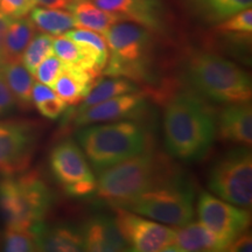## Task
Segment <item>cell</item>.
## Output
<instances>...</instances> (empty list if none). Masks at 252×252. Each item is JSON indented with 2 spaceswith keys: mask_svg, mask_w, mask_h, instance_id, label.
Masks as SVG:
<instances>
[{
  "mask_svg": "<svg viewBox=\"0 0 252 252\" xmlns=\"http://www.w3.org/2000/svg\"><path fill=\"white\" fill-rule=\"evenodd\" d=\"M40 140V124L28 119H0V176L30 168Z\"/></svg>",
  "mask_w": 252,
  "mask_h": 252,
  "instance_id": "9",
  "label": "cell"
},
{
  "mask_svg": "<svg viewBox=\"0 0 252 252\" xmlns=\"http://www.w3.org/2000/svg\"><path fill=\"white\" fill-rule=\"evenodd\" d=\"M63 35H65L69 39H71L75 42L81 43V45L87 46L88 48H90L93 52L98 56L99 61L102 62V64L105 68L106 62L109 59V48L108 43H106L105 37L100 35L97 32L86 30V28H76V30L68 31L67 33H64Z\"/></svg>",
  "mask_w": 252,
  "mask_h": 252,
  "instance_id": "30",
  "label": "cell"
},
{
  "mask_svg": "<svg viewBox=\"0 0 252 252\" xmlns=\"http://www.w3.org/2000/svg\"><path fill=\"white\" fill-rule=\"evenodd\" d=\"M53 39L54 37L49 34L40 33L33 36L28 43L21 56V61L31 74L34 75L40 63L53 54Z\"/></svg>",
  "mask_w": 252,
  "mask_h": 252,
  "instance_id": "27",
  "label": "cell"
},
{
  "mask_svg": "<svg viewBox=\"0 0 252 252\" xmlns=\"http://www.w3.org/2000/svg\"><path fill=\"white\" fill-rule=\"evenodd\" d=\"M76 27L104 34L113 24L124 20L117 14L99 8L90 0H72L68 6Z\"/></svg>",
  "mask_w": 252,
  "mask_h": 252,
  "instance_id": "20",
  "label": "cell"
},
{
  "mask_svg": "<svg viewBox=\"0 0 252 252\" xmlns=\"http://www.w3.org/2000/svg\"><path fill=\"white\" fill-rule=\"evenodd\" d=\"M145 94L143 93H130L94 104L86 110L76 111L74 117V125L82 127L98 123L115 122L124 118H132L135 113L143 109Z\"/></svg>",
  "mask_w": 252,
  "mask_h": 252,
  "instance_id": "13",
  "label": "cell"
},
{
  "mask_svg": "<svg viewBox=\"0 0 252 252\" xmlns=\"http://www.w3.org/2000/svg\"><path fill=\"white\" fill-rule=\"evenodd\" d=\"M161 160L153 153H140L99 173L97 195L118 207L168 180Z\"/></svg>",
  "mask_w": 252,
  "mask_h": 252,
  "instance_id": "5",
  "label": "cell"
},
{
  "mask_svg": "<svg viewBox=\"0 0 252 252\" xmlns=\"http://www.w3.org/2000/svg\"><path fill=\"white\" fill-rule=\"evenodd\" d=\"M186 80L197 94L222 104L249 103L252 82L248 71L222 56L196 52L185 64Z\"/></svg>",
  "mask_w": 252,
  "mask_h": 252,
  "instance_id": "3",
  "label": "cell"
},
{
  "mask_svg": "<svg viewBox=\"0 0 252 252\" xmlns=\"http://www.w3.org/2000/svg\"><path fill=\"white\" fill-rule=\"evenodd\" d=\"M14 105L15 100L13 94H12L1 71H0V117L11 112Z\"/></svg>",
  "mask_w": 252,
  "mask_h": 252,
  "instance_id": "34",
  "label": "cell"
},
{
  "mask_svg": "<svg viewBox=\"0 0 252 252\" xmlns=\"http://www.w3.org/2000/svg\"><path fill=\"white\" fill-rule=\"evenodd\" d=\"M76 139L88 161L98 173L145 152L149 145L146 128L133 121L82 126Z\"/></svg>",
  "mask_w": 252,
  "mask_h": 252,
  "instance_id": "2",
  "label": "cell"
},
{
  "mask_svg": "<svg viewBox=\"0 0 252 252\" xmlns=\"http://www.w3.org/2000/svg\"><path fill=\"white\" fill-rule=\"evenodd\" d=\"M49 166L56 181L70 196L83 197L96 191V176L86 154L74 140H62L53 147Z\"/></svg>",
  "mask_w": 252,
  "mask_h": 252,
  "instance_id": "10",
  "label": "cell"
},
{
  "mask_svg": "<svg viewBox=\"0 0 252 252\" xmlns=\"http://www.w3.org/2000/svg\"><path fill=\"white\" fill-rule=\"evenodd\" d=\"M2 249L7 252H32L37 250V236L33 229L7 228L2 234Z\"/></svg>",
  "mask_w": 252,
  "mask_h": 252,
  "instance_id": "29",
  "label": "cell"
},
{
  "mask_svg": "<svg viewBox=\"0 0 252 252\" xmlns=\"http://www.w3.org/2000/svg\"><path fill=\"white\" fill-rule=\"evenodd\" d=\"M12 18L0 12V65L4 64V43L5 36L7 33L8 26L11 24Z\"/></svg>",
  "mask_w": 252,
  "mask_h": 252,
  "instance_id": "37",
  "label": "cell"
},
{
  "mask_svg": "<svg viewBox=\"0 0 252 252\" xmlns=\"http://www.w3.org/2000/svg\"><path fill=\"white\" fill-rule=\"evenodd\" d=\"M175 230V252L225 251L226 244L201 222H189Z\"/></svg>",
  "mask_w": 252,
  "mask_h": 252,
  "instance_id": "17",
  "label": "cell"
},
{
  "mask_svg": "<svg viewBox=\"0 0 252 252\" xmlns=\"http://www.w3.org/2000/svg\"><path fill=\"white\" fill-rule=\"evenodd\" d=\"M98 77L93 71L64 63L52 89L69 105H78L83 102Z\"/></svg>",
  "mask_w": 252,
  "mask_h": 252,
  "instance_id": "16",
  "label": "cell"
},
{
  "mask_svg": "<svg viewBox=\"0 0 252 252\" xmlns=\"http://www.w3.org/2000/svg\"><path fill=\"white\" fill-rule=\"evenodd\" d=\"M37 236V250L53 252L83 251L81 229L69 225L46 226L43 223L34 226Z\"/></svg>",
  "mask_w": 252,
  "mask_h": 252,
  "instance_id": "18",
  "label": "cell"
},
{
  "mask_svg": "<svg viewBox=\"0 0 252 252\" xmlns=\"http://www.w3.org/2000/svg\"><path fill=\"white\" fill-rule=\"evenodd\" d=\"M116 224L118 226L127 250L135 252H175V230L144 219L130 210L113 207Z\"/></svg>",
  "mask_w": 252,
  "mask_h": 252,
  "instance_id": "11",
  "label": "cell"
},
{
  "mask_svg": "<svg viewBox=\"0 0 252 252\" xmlns=\"http://www.w3.org/2000/svg\"><path fill=\"white\" fill-rule=\"evenodd\" d=\"M52 204V190L39 172L25 171L0 180V210L7 228L33 229L43 223Z\"/></svg>",
  "mask_w": 252,
  "mask_h": 252,
  "instance_id": "4",
  "label": "cell"
},
{
  "mask_svg": "<svg viewBox=\"0 0 252 252\" xmlns=\"http://www.w3.org/2000/svg\"><path fill=\"white\" fill-rule=\"evenodd\" d=\"M0 71L13 94L15 104L21 109H30L33 105L32 89L34 86V76L27 70L21 61L6 62L0 65Z\"/></svg>",
  "mask_w": 252,
  "mask_h": 252,
  "instance_id": "22",
  "label": "cell"
},
{
  "mask_svg": "<svg viewBox=\"0 0 252 252\" xmlns=\"http://www.w3.org/2000/svg\"><path fill=\"white\" fill-rule=\"evenodd\" d=\"M30 18L36 30L49 35H63L76 27L70 12L64 11L63 8H33Z\"/></svg>",
  "mask_w": 252,
  "mask_h": 252,
  "instance_id": "25",
  "label": "cell"
},
{
  "mask_svg": "<svg viewBox=\"0 0 252 252\" xmlns=\"http://www.w3.org/2000/svg\"><path fill=\"white\" fill-rule=\"evenodd\" d=\"M35 5L47 8H68L72 0H34Z\"/></svg>",
  "mask_w": 252,
  "mask_h": 252,
  "instance_id": "38",
  "label": "cell"
},
{
  "mask_svg": "<svg viewBox=\"0 0 252 252\" xmlns=\"http://www.w3.org/2000/svg\"><path fill=\"white\" fill-rule=\"evenodd\" d=\"M196 210L200 222L224 242L226 248L244 234L251 223L249 209L238 208L207 191L198 196Z\"/></svg>",
  "mask_w": 252,
  "mask_h": 252,
  "instance_id": "12",
  "label": "cell"
},
{
  "mask_svg": "<svg viewBox=\"0 0 252 252\" xmlns=\"http://www.w3.org/2000/svg\"><path fill=\"white\" fill-rule=\"evenodd\" d=\"M58 96L55 91L52 89L49 86L41 83V82H34L33 89H32V100H33L34 105L46 102V100L54 98Z\"/></svg>",
  "mask_w": 252,
  "mask_h": 252,
  "instance_id": "35",
  "label": "cell"
},
{
  "mask_svg": "<svg viewBox=\"0 0 252 252\" xmlns=\"http://www.w3.org/2000/svg\"><path fill=\"white\" fill-rule=\"evenodd\" d=\"M216 133L225 143L250 147L252 144V109L249 103L226 104L216 121Z\"/></svg>",
  "mask_w": 252,
  "mask_h": 252,
  "instance_id": "14",
  "label": "cell"
},
{
  "mask_svg": "<svg viewBox=\"0 0 252 252\" xmlns=\"http://www.w3.org/2000/svg\"><path fill=\"white\" fill-rule=\"evenodd\" d=\"M83 251L116 252L127 250L115 219L105 215L91 217L82 226Z\"/></svg>",
  "mask_w": 252,
  "mask_h": 252,
  "instance_id": "15",
  "label": "cell"
},
{
  "mask_svg": "<svg viewBox=\"0 0 252 252\" xmlns=\"http://www.w3.org/2000/svg\"><path fill=\"white\" fill-rule=\"evenodd\" d=\"M138 91V88L133 83V81L125 77L119 76H108L105 78H98L94 81L89 93L80 104L77 111L86 110L94 104L110 99L112 97L121 96L124 94H130Z\"/></svg>",
  "mask_w": 252,
  "mask_h": 252,
  "instance_id": "24",
  "label": "cell"
},
{
  "mask_svg": "<svg viewBox=\"0 0 252 252\" xmlns=\"http://www.w3.org/2000/svg\"><path fill=\"white\" fill-rule=\"evenodd\" d=\"M201 12L212 21H222L243 9L250 8L252 0H195Z\"/></svg>",
  "mask_w": 252,
  "mask_h": 252,
  "instance_id": "26",
  "label": "cell"
},
{
  "mask_svg": "<svg viewBox=\"0 0 252 252\" xmlns=\"http://www.w3.org/2000/svg\"><path fill=\"white\" fill-rule=\"evenodd\" d=\"M35 30L31 18L12 19L5 36L4 63L21 61V56L33 39Z\"/></svg>",
  "mask_w": 252,
  "mask_h": 252,
  "instance_id": "23",
  "label": "cell"
},
{
  "mask_svg": "<svg viewBox=\"0 0 252 252\" xmlns=\"http://www.w3.org/2000/svg\"><path fill=\"white\" fill-rule=\"evenodd\" d=\"M53 53L65 64L84 68L98 76L104 70V65L93 50L65 35H59L53 39Z\"/></svg>",
  "mask_w": 252,
  "mask_h": 252,
  "instance_id": "19",
  "label": "cell"
},
{
  "mask_svg": "<svg viewBox=\"0 0 252 252\" xmlns=\"http://www.w3.org/2000/svg\"><path fill=\"white\" fill-rule=\"evenodd\" d=\"M208 187L215 196L250 210L252 206L251 151L242 146L229 151L220 158L210 169Z\"/></svg>",
  "mask_w": 252,
  "mask_h": 252,
  "instance_id": "8",
  "label": "cell"
},
{
  "mask_svg": "<svg viewBox=\"0 0 252 252\" xmlns=\"http://www.w3.org/2000/svg\"><path fill=\"white\" fill-rule=\"evenodd\" d=\"M93 2L104 11L145 27H154L157 24L153 4L147 0H93Z\"/></svg>",
  "mask_w": 252,
  "mask_h": 252,
  "instance_id": "21",
  "label": "cell"
},
{
  "mask_svg": "<svg viewBox=\"0 0 252 252\" xmlns=\"http://www.w3.org/2000/svg\"><path fill=\"white\" fill-rule=\"evenodd\" d=\"M118 207L163 224L182 226L194 217V191L188 182L169 178Z\"/></svg>",
  "mask_w": 252,
  "mask_h": 252,
  "instance_id": "7",
  "label": "cell"
},
{
  "mask_svg": "<svg viewBox=\"0 0 252 252\" xmlns=\"http://www.w3.org/2000/svg\"><path fill=\"white\" fill-rule=\"evenodd\" d=\"M104 37L108 43L109 59L103 74L131 81L144 80L152 48L147 28L134 21L121 20L104 33Z\"/></svg>",
  "mask_w": 252,
  "mask_h": 252,
  "instance_id": "6",
  "label": "cell"
},
{
  "mask_svg": "<svg viewBox=\"0 0 252 252\" xmlns=\"http://www.w3.org/2000/svg\"><path fill=\"white\" fill-rule=\"evenodd\" d=\"M216 32L220 35L235 37L238 40H248V37L250 39L252 33L251 7L222 20V23L217 25Z\"/></svg>",
  "mask_w": 252,
  "mask_h": 252,
  "instance_id": "28",
  "label": "cell"
},
{
  "mask_svg": "<svg viewBox=\"0 0 252 252\" xmlns=\"http://www.w3.org/2000/svg\"><path fill=\"white\" fill-rule=\"evenodd\" d=\"M252 238L251 235L248 234L247 231L244 234L239 235L237 238H235L234 241L231 242L228 245L225 251L230 252H250L252 250Z\"/></svg>",
  "mask_w": 252,
  "mask_h": 252,
  "instance_id": "36",
  "label": "cell"
},
{
  "mask_svg": "<svg viewBox=\"0 0 252 252\" xmlns=\"http://www.w3.org/2000/svg\"><path fill=\"white\" fill-rule=\"evenodd\" d=\"M35 108L40 112L41 116L55 121V119L60 118L63 113L67 111L68 104L60 98L59 96H56L54 98L37 104V105H35Z\"/></svg>",
  "mask_w": 252,
  "mask_h": 252,
  "instance_id": "33",
  "label": "cell"
},
{
  "mask_svg": "<svg viewBox=\"0 0 252 252\" xmlns=\"http://www.w3.org/2000/svg\"><path fill=\"white\" fill-rule=\"evenodd\" d=\"M163 138L172 157L182 161L203 159L216 137V119L196 94L178 93L163 111Z\"/></svg>",
  "mask_w": 252,
  "mask_h": 252,
  "instance_id": "1",
  "label": "cell"
},
{
  "mask_svg": "<svg viewBox=\"0 0 252 252\" xmlns=\"http://www.w3.org/2000/svg\"><path fill=\"white\" fill-rule=\"evenodd\" d=\"M34 6V0H0V12L12 19L27 17Z\"/></svg>",
  "mask_w": 252,
  "mask_h": 252,
  "instance_id": "32",
  "label": "cell"
},
{
  "mask_svg": "<svg viewBox=\"0 0 252 252\" xmlns=\"http://www.w3.org/2000/svg\"><path fill=\"white\" fill-rule=\"evenodd\" d=\"M63 64L64 63L58 56L52 54L40 63L33 76L36 78L37 82H41V83L52 88L56 77L59 76L60 71H61Z\"/></svg>",
  "mask_w": 252,
  "mask_h": 252,
  "instance_id": "31",
  "label": "cell"
}]
</instances>
